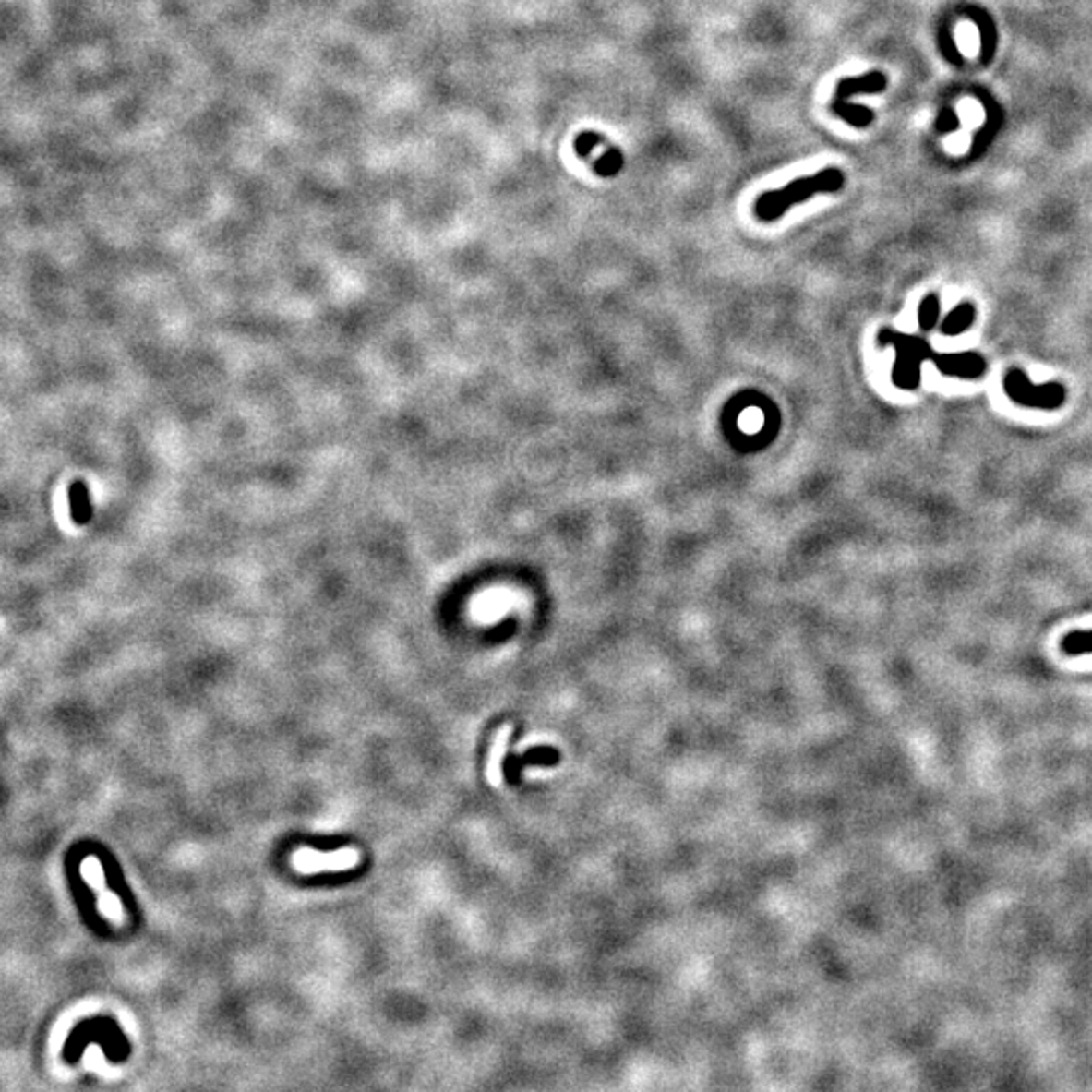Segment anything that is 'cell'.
Returning a JSON list of instances; mask_svg holds the SVG:
<instances>
[{"instance_id":"5","label":"cell","mask_w":1092,"mask_h":1092,"mask_svg":"<svg viewBox=\"0 0 1092 1092\" xmlns=\"http://www.w3.org/2000/svg\"><path fill=\"white\" fill-rule=\"evenodd\" d=\"M81 876L86 878V882L90 884V888L95 893V900H98V908L100 913L108 918L112 925H126V910L122 906V900L118 898V894H114L112 890L105 884V874H103V866L100 862V858L95 856H88L86 860H81Z\"/></svg>"},{"instance_id":"1","label":"cell","mask_w":1092,"mask_h":1092,"mask_svg":"<svg viewBox=\"0 0 1092 1092\" xmlns=\"http://www.w3.org/2000/svg\"><path fill=\"white\" fill-rule=\"evenodd\" d=\"M844 183H846V176L840 168H835V166L823 168V171H820L818 174L791 180L789 185H786L779 190H769V193H762L755 203V215L765 222L777 221L786 215L791 207L803 203V200H808L815 195L837 193V190H842Z\"/></svg>"},{"instance_id":"12","label":"cell","mask_w":1092,"mask_h":1092,"mask_svg":"<svg viewBox=\"0 0 1092 1092\" xmlns=\"http://www.w3.org/2000/svg\"><path fill=\"white\" fill-rule=\"evenodd\" d=\"M1060 648L1066 655H1086L1092 654V630L1090 631H1070L1062 638Z\"/></svg>"},{"instance_id":"10","label":"cell","mask_w":1092,"mask_h":1092,"mask_svg":"<svg viewBox=\"0 0 1092 1092\" xmlns=\"http://www.w3.org/2000/svg\"><path fill=\"white\" fill-rule=\"evenodd\" d=\"M832 110L850 126H856V128H866V126L874 120V114L864 108V105H856L846 100H834Z\"/></svg>"},{"instance_id":"7","label":"cell","mask_w":1092,"mask_h":1092,"mask_svg":"<svg viewBox=\"0 0 1092 1092\" xmlns=\"http://www.w3.org/2000/svg\"><path fill=\"white\" fill-rule=\"evenodd\" d=\"M886 83L882 71H868L862 78H846L837 83L835 100H847L858 93H880L886 90Z\"/></svg>"},{"instance_id":"9","label":"cell","mask_w":1092,"mask_h":1092,"mask_svg":"<svg viewBox=\"0 0 1092 1092\" xmlns=\"http://www.w3.org/2000/svg\"><path fill=\"white\" fill-rule=\"evenodd\" d=\"M975 322V306L969 302H963L945 316L941 322V332L945 336H959Z\"/></svg>"},{"instance_id":"4","label":"cell","mask_w":1092,"mask_h":1092,"mask_svg":"<svg viewBox=\"0 0 1092 1092\" xmlns=\"http://www.w3.org/2000/svg\"><path fill=\"white\" fill-rule=\"evenodd\" d=\"M360 862V852L356 847L348 846L342 847V850H336L330 854H320L312 850V847H298V850L294 852L292 856V864H294V870L300 872V874H322V872H344V870H353Z\"/></svg>"},{"instance_id":"11","label":"cell","mask_w":1092,"mask_h":1092,"mask_svg":"<svg viewBox=\"0 0 1092 1092\" xmlns=\"http://www.w3.org/2000/svg\"><path fill=\"white\" fill-rule=\"evenodd\" d=\"M941 316V298L937 294H929L918 306V328L922 332H929L937 326Z\"/></svg>"},{"instance_id":"6","label":"cell","mask_w":1092,"mask_h":1092,"mask_svg":"<svg viewBox=\"0 0 1092 1092\" xmlns=\"http://www.w3.org/2000/svg\"><path fill=\"white\" fill-rule=\"evenodd\" d=\"M932 365L937 366L941 375L965 380H978L988 373V363L978 353H935L932 350L930 358Z\"/></svg>"},{"instance_id":"3","label":"cell","mask_w":1092,"mask_h":1092,"mask_svg":"<svg viewBox=\"0 0 1092 1092\" xmlns=\"http://www.w3.org/2000/svg\"><path fill=\"white\" fill-rule=\"evenodd\" d=\"M1003 390L1005 395L1014 401L1015 405L1027 409H1042V411H1056L1064 405L1066 389L1060 383H1046L1034 385L1022 368H1010L1003 377Z\"/></svg>"},{"instance_id":"14","label":"cell","mask_w":1092,"mask_h":1092,"mask_svg":"<svg viewBox=\"0 0 1092 1092\" xmlns=\"http://www.w3.org/2000/svg\"><path fill=\"white\" fill-rule=\"evenodd\" d=\"M603 144V136L597 132H582L575 138V150L579 156H589L595 146Z\"/></svg>"},{"instance_id":"8","label":"cell","mask_w":1092,"mask_h":1092,"mask_svg":"<svg viewBox=\"0 0 1092 1092\" xmlns=\"http://www.w3.org/2000/svg\"><path fill=\"white\" fill-rule=\"evenodd\" d=\"M510 735H512V726L510 725H504L500 730H498L496 737H494V745L490 750V759H487V767H486V777L490 781V786L494 787H502L504 786V773H502V762L504 757L508 752V743H510Z\"/></svg>"},{"instance_id":"2","label":"cell","mask_w":1092,"mask_h":1092,"mask_svg":"<svg viewBox=\"0 0 1092 1092\" xmlns=\"http://www.w3.org/2000/svg\"><path fill=\"white\" fill-rule=\"evenodd\" d=\"M880 346H894L896 363L893 368V383L903 390H917L920 385V368L925 360L930 358L932 348L920 336L896 332L893 328H884L878 334Z\"/></svg>"},{"instance_id":"13","label":"cell","mask_w":1092,"mask_h":1092,"mask_svg":"<svg viewBox=\"0 0 1092 1092\" xmlns=\"http://www.w3.org/2000/svg\"><path fill=\"white\" fill-rule=\"evenodd\" d=\"M623 166V154L619 148H609V150L603 154L599 161L595 162V173L603 178H609L615 176Z\"/></svg>"}]
</instances>
